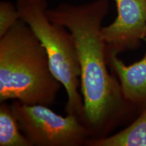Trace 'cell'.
I'll return each instance as SVG.
<instances>
[{
  "label": "cell",
  "mask_w": 146,
  "mask_h": 146,
  "mask_svg": "<svg viewBox=\"0 0 146 146\" xmlns=\"http://www.w3.org/2000/svg\"><path fill=\"white\" fill-rule=\"evenodd\" d=\"M108 9V0H96L78 5L62 3L47 10L49 19L66 27L74 39L81 68L83 123L91 139L108 136L127 108L120 83L107 67L102 24Z\"/></svg>",
  "instance_id": "cell-1"
},
{
  "label": "cell",
  "mask_w": 146,
  "mask_h": 146,
  "mask_svg": "<svg viewBox=\"0 0 146 146\" xmlns=\"http://www.w3.org/2000/svg\"><path fill=\"white\" fill-rule=\"evenodd\" d=\"M62 83L50 68L44 47L20 19L0 37V102L52 105Z\"/></svg>",
  "instance_id": "cell-2"
},
{
  "label": "cell",
  "mask_w": 146,
  "mask_h": 146,
  "mask_svg": "<svg viewBox=\"0 0 146 146\" xmlns=\"http://www.w3.org/2000/svg\"><path fill=\"white\" fill-rule=\"evenodd\" d=\"M16 7L21 19L30 27L44 47L51 70L66 89V114L77 116L83 123V99L78 92L81 68L72 33L49 19L47 0H17Z\"/></svg>",
  "instance_id": "cell-3"
},
{
  "label": "cell",
  "mask_w": 146,
  "mask_h": 146,
  "mask_svg": "<svg viewBox=\"0 0 146 146\" xmlns=\"http://www.w3.org/2000/svg\"><path fill=\"white\" fill-rule=\"evenodd\" d=\"M20 129L32 145H86L91 132L77 116H62L47 106L28 105L14 100L10 105Z\"/></svg>",
  "instance_id": "cell-4"
},
{
  "label": "cell",
  "mask_w": 146,
  "mask_h": 146,
  "mask_svg": "<svg viewBox=\"0 0 146 146\" xmlns=\"http://www.w3.org/2000/svg\"><path fill=\"white\" fill-rule=\"evenodd\" d=\"M117 17L114 23L102 27V36L106 51L119 54L135 48L146 40V0H114Z\"/></svg>",
  "instance_id": "cell-5"
},
{
  "label": "cell",
  "mask_w": 146,
  "mask_h": 146,
  "mask_svg": "<svg viewBox=\"0 0 146 146\" xmlns=\"http://www.w3.org/2000/svg\"><path fill=\"white\" fill-rule=\"evenodd\" d=\"M118 53L106 51L108 64L117 75L122 93L131 104L146 102V52L141 60L127 66L118 58Z\"/></svg>",
  "instance_id": "cell-6"
},
{
  "label": "cell",
  "mask_w": 146,
  "mask_h": 146,
  "mask_svg": "<svg viewBox=\"0 0 146 146\" xmlns=\"http://www.w3.org/2000/svg\"><path fill=\"white\" fill-rule=\"evenodd\" d=\"M87 146H146V107L139 117L123 131L110 136L90 139Z\"/></svg>",
  "instance_id": "cell-7"
},
{
  "label": "cell",
  "mask_w": 146,
  "mask_h": 146,
  "mask_svg": "<svg viewBox=\"0 0 146 146\" xmlns=\"http://www.w3.org/2000/svg\"><path fill=\"white\" fill-rule=\"evenodd\" d=\"M17 120L10 105L1 102L0 106V146H33L20 132Z\"/></svg>",
  "instance_id": "cell-8"
},
{
  "label": "cell",
  "mask_w": 146,
  "mask_h": 146,
  "mask_svg": "<svg viewBox=\"0 0 146 146\" xmlns=\"http://www.w3.org/2000/svg\"><path fill=\"white\" fill-rule=\"evenodd\" d=\"M21 19L17 7L9 1L0 3V37L4 35Z\"/></svg>",
  "instance_id": "cell-9"
}]
</instances>
